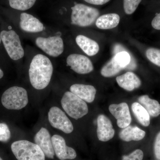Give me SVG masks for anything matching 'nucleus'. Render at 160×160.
Here are the masks:
<instances>
[{"label": "nucleus", "mask_w": 160, "mask_h": 160, "mask_svg": "<svg viewBox=\"0 0 160 160\" xmlns=\"http://www.w3.org/2000/svg\"><path fill=\"white\" fill-rule=\"evenodd\" d=\"M51 61L44 55L35 56L32 60L29 70L32 86L38 90H42L49 85L53 73Z\"/></svg>", "instance_id": "1"}, {"label": "nucleus", "mask_w": 160, "mask_h": 160, "mask_svg": "<svg viewBox=\"0 0 160 160\" xmlns=\"http://www.w3.org/2000/svg\"><path fill=\"white\" fill-rule=\"evenodd\" d=\"M3 76H4V73H3V72L2 70L1 69V68H0V79L2 78Z\"/></svg>", "instance_id": "32"}, {"label": "nucleus", "mask_w": 160, "mask_h": 160, "mask_svg": "<svg viewBox=\"0 0 160 160\" xmlns=\"http://www.w3.org/2000/svg\"><path fill=\"white\" fill-rule=\"evenodd\" d=\"M61 104L66 113L75 120L81 118L89 112L86 102L71 92H66L64 93Z\"/></svg>", "instance_id": "4"}, {"label": "nucleus", "mask_w": 160, "mask_h": 160, "mask_svg": "<svg viewBox=\"0 0 160 160\" xmlns=\"http://www.w3.org/2000/svg\"><path fill=\"white\" fill-rule=\"evenodd\" d=\"M118 85L127 91H131L138 89L142 84L141 80L137 75L131 72L119 76L116 78Z\"/></svg>", "instance_id": "16"}, {"label": "nucleus", "mask_w": 160, "mask_h": 160, "mask_svg": "<svg viewBox=\"0 0 160 160\" xmlns=\"http://www.w3.org/2000/svg\"><path fill=\"white\" fill-rule=\"evenodd\" d=\"M29 102L26 89L18 86H13L7 89L2 97V103L6 109L20 110L25 108Z\"/></svg>", "instance_id": "3"}, {"label": "nucleus", "mask_w": 160, "mask_h": 160, "mask_svg": "<svg viewBox=\"0 0 160 160\" xmlns=\"http://www.w3.org/2000/svg\"><path fill=\"white\" fill-rule=\"evenodd\" d=\"M1 41H2V39H1V36H0V44H1Z\"/></svg>", "instance_id": "33"}, {"label": "nucleus", "mask_w": 160, "mask_h": 160, "mask_svg": "<svg viewBox=\"0 0 160 160\" xmlns=\"http://www.w3.org/2000/svg\"><path fill=\"white\" fill-rule=\"evenodd\" d=\"M35 43L40 49L52 57H58L64 51L62 39L58 36L47 38L38 37L36 40Z\"/></svg>", "instance_id": "7"}, {"label": "nucleus", "mask_w": 160, "mask_h": 160, "mask_svg": "<svg viewBox=\"0 0 160 160\" xmlns=\"http://www.w3.org/2000/svg\"><path fill=\"white\" fill-rule=\"evenodd\" d=\"M11 138V132L9 127L5 123H0V142H8Z\"/></svg>", "instance_id": "27"}, {"label": "nucleus", "mask_w": 160, "mask_h": 160, "mask_svg": "<svg viewBox=\"0 0 160 160\" xmlns=\"http://www.w3.org/2000/svg\"><path fill=\"white\" fill-rule=\"evenodd\" d=\"M146 57L150 62L160 67V49L150 48L146 51Z\"/></svg>", "instance_id": "24"}, {"label": "nucleus", "mask_w": 160, "mask_h": 160, "mask_svg": "<svg viewBox=\"0 0 160 160\" xmlns=\"http://www.w3.org/2000/svg\"><path fill=\"white\" fill-rule=\"evenodd\" d=\"M0 160H3L2 159L1 157H0Z\"/></svg>", "instance_id": "34"}, {"label": "nucleus", "mask_w": 160, "mask_h": 160, "mask_svg": "<svg viewBox=\"0 0 160 160\" xmlns=\"http://www.w3.org/2000/svg\"><path fill=\"white\" fill-rule=\"evenodd\" d=\"M120 17L117 13H108L99 17L96 21V25L99 29H109L115 28L120 22Z\"/></svg>", "instance_id": "19"}, {"label": "nucleus", "mask_w": 160, "mask_h": 160, "mask_svg": "<svg viewBox=\"0 0 160 160\" xmlns=\"http://www.w3.org/2000/svg\"><path fill=\"white\" fill-rule=\"evenodd\" d=\"M71 9V24L80 27L91 26L100 15L99 11L96 8L82 4H76Z\"/></svg>", "instance_id": "5"}, {"label": "nucleus", "mask_w": 160, "mask_h": 160, "mask_svg": "<svg viewBox=\"0 0 160 160\" xmlns=\"http://www.w3.org/2000/svg\"><path fill=\"white\" fill-rule=\"evenodd\" d=\"M138 100L149 115L152 117H157L160 115V104L156 100L150 98L146 95L140 97Z\"/></svg>", "instance_id": "20"}, {"label": "nucleus", "mask_w": 160, "mask_h": 160, "mask_svg": "<svg viewBox=\"0 0 160 160\" xmlns=\"http://www.w3.org/2000/svg\"><path fill=\"white\" fill-rule=\"evenodd\" d=\"M76 42L83 52L89 56L95 55L99 51V46L98 43L85 36L78 35L76 38Z\"/></svg>", "instance_id": "17"}, {"label": "nucleus", "mask_w": 160, "mask_h": 160, "mask_svg": "<svg viewBox=\"0 0 160 160\" xmlns=\"http://www.w3.org/2000/svg\"><path fill=\"white\" fill-rule=\"evenodd\" d=\"M70 90L78 97L88 103L93 102L97 92L94 86L80 84L72 85L70 87Z\"/></svg>", "instance_id": "15"}, {"label": "nucleus", "mask_w": 160, "mask_h": 160, "mask_svg": "<svg viewBox=\"0 0 160 160\" xmlns=\"http://www.w3.org/2000/svg\"><path fill=\"white\" fill-rule=\"evenodd\" d=\"M11 148L18 160H45V155L39 146L27 140L16 141Z\"/></svg>", "instance_id": "2"}, {"label": "nucleus", "mask_w": 160, "mask_h": 160, "mask_svg": "<svg viewBox=\"0 0 160 160\" xmlns=\"http://www.w3.org/2000/svg\"><path fill=\"white\" fill-rule=\"evenodd\" d=\"M151 25L154 29L160 30V12L153 18L152 21Z\"/></svg>", "instance_id": "30"}, {"label": "nucleus", "mask_w": 160, "mask_h": 160, "mask_svg": "<svg viewBox=\"0 0 160 160\" xmlns=\"http://www.w3.org/2000/svg\"><path fill=\"white\" fill-rule=\"evenodd\" d=\"M124 69L118 64L114 57H113L103 66L101 69V73L104 77H112L117 74L122 69Z\"/></svg>", "instance_id": "22"}, {"label": "nucleus", "mask_w": 160, "mask_h": 160, "mask_svg": "<svg viewBox=\"0 0 160 160\" xmlns=\"http://www.w3.org/2000/svg\"><path fill=\"white\" fill-rule=\"evenodd\" d=\"M67 66L80 74L90 73L93 70V64L86 56L79 54L69 55L66 59Z\"/></svg>", "instance_id": "9"}, {"label": "nucleus", "mask_w": 160, "mask_h": 160, "mask_svg": "<svg viewBox=\"0 0 160 160\" xmlns=\"http://www.w3.org/2000/svg\"><path fill=\"white\" fill-rule=\"evenodd\" d=\"M146 135V132L137 126H129L120 132L119 136L125 142L139 141L142 139Z\"/></svg>", "instance_id": "18"}, {"label": "nucleus", "mask_w": 160, "mask_h": 160, "mask_svg": "<svg viewBox=\"0 0 160 160\" xmlns=\"http://www.w3.org/2000/svg\"><path fill=\"white\" fill-rule=\"evenodd\" d=\"M142 0H123V8L127 15L132 14L139 5Z\"/></svg>", "instance_id": "25"}, {"label": "nucleus", "mask_w": 160, "mask_h": 160, "mask_svg": "<svg viewBox=\"0 0 160 160\" xmlns=\"http://www.w3.org/2000/svg\"><path fill=\"white\" fill-rule=\"evenodd\" d=\"M97 129L98 138L102 142H106L114 137L115 130L111 121L103 114L99 115L97 119Z\"/></svg>", "instance_id": "13"}, {"label": "nucleus", "mask_w": 160, "mask_h": 160, "mask_svg": "<svg viewBox=\"0 0 160 160\" xmlns=\"http://www.w3.org/2000/svg\"><path fill=\"white\" fill-rule=\"evenodd\" d=\"M20 26L22 30L26 32H40L44 29L43 24L39 20L26 12L21 13Z\"/></svg>", "instance_id": "14"}, {"label": "nucleus", "mask_w": 160, "mask_h": 160, "mask_svg": "<svg viewBox=\"0 0 160 160\" xmlns=\"http://www.w3.org/2000/svg\"><path fill=\"white\" fill-rule=\"evenodd\" d=\"M154 154L156 158L160 160V132L156 138L154 146Z\"/></svg>", "instance_id": "29"}, {"label": "nucleus", "mask_w": 160, "mask_h": 160, "mask_svg": "<svg viewBox=\"0 0 160 160\" xmlns=\"http://www.w3.org/2000/svg\"><path fill=\"white\" fill-rule=\"evenodd\" d=\"M132 109L139 122L143 126L147 127L150 124V115L140 103L134 102L132 105Z\"/></svg>", "instance_id": "21"}, {"label": "nucleus", "mask_w": 160, "mask_h": 160, "mask_svg": "<svg viewBox=\"0 0 160 160\" xmlns=\"http://www.w3.org/2000/svg\"><path fill=\"white\" fill-rule=\"evenodd\" d=\"M0 36L6 51L12 59L16 61L24 57V49L19 37L15 32L3 30L1 32Z\"/></svg>", "instance_id": "6"}, {"label": "nucleus", "mask_w": 160, "mask_h": 160, "mask_svg": "<svg viewBox=\"0 0 160 160\" xmlns=\"http://www.w3.org/2000/svg\"><path fill=\"white\" fill-rule=\"evenodd\" d=\"M55 152L60 160H72L77 157V153L73 148L67 146L65 139L59 135H54L52 137Z\"/></svg>", "instance_id": "10"}, {"label": "nucleus", "mask_w": 160, "mask_h": 160, "mask_svg": "<svg viewBox=\"0 0 160 160\" xmlns=\"http://www.w3.org/2000/svg\"><path fill=\"white\" fill-rule=\"evenodd\" d=\"M86 2L94 5H103L110 1V0H84Z\"/></svg>", "instance_id": "31"}, {"label": "nucleus", "mask_w": 160, "mask_h": 160, "mask_svg": "<svg viewBox=\"0 0 160 160\" xmlns=\"http://www.w3.org/2000/svg\"><path fill=\"white\" fill-rule=\"evenodd\" d=\"M114 57L118 64L124 68L129 65L131 60L130 55L126 51L118 52Z\"/></svg>", "instance_id": "26"}, {"label": "nucleus", "mask_w": 160, "mask_h": 160, "mask_svg": "<svg viewBox=\"0 0 160 160\" xmlns=\"http://www.w3.org/2000/svg\"><path fill=\"white\" fill-rule=\"evenodd\" d=\"M34 142L42 149L45 156L51 159L54 158L55 152L52 137L46 128L42 127L38 132L35 136Z\"/></svg>", "instance_id": "12"}, {"label": "nucleus", "mask_w": 160, "mask_h": 160, "mask_svg": "<svg viewBox=\"0 0 160 160\" xmlns=\"http://www.w3.org/2000/svg\"><path fill=\"white\" fill-rule=\"evenodd\" d=\"M144 153L142 150L136 149L129 155L124 156L122 160H142Z\"/></svg>", "instance_id": "28"}, {"label": "nucleus", "mask_w": 160, "mask_h": 160, "mask_svg": "<svg viewBox=\"0 0 160 160\" xmlns=\"http://www.w3.org/2000/svg\"><path fill=\"white\" fill-rule=\"evenodd\" d=\"M48 120L52 127L69 134L73 130V126L65 112L56 106L51 107L48 112Z\"/></svg>", "instance_id": "8"}, {"label": "nucleus", "mask_w": 160, "mask_h": 160, "mask_svg": "<svg viewBox=\"0 0 160 160\" xmlns=\"http://www.w3.org/2000/svg\"><path fill=\"white\" fill-rule=\"evenodd\" d=\"M109 112L117 119L119 127L122 129L129 126L131 122V115L127 103L111 104L109 106Z\"/></svg>", "instance_id": "11"}, {"label": "nucleus", "mask_w": 160, "mask_h": 160, "mask_svg": "<svg viewBox=\"0 0 160 160\" xmlns=\"http://www.w3.org/2000/svg\"><path fill=\"white\" fill-rule=\"evenodd\" d=\"M36 0H9L11 8L21 11L28 10L33 6Z\"/></svg>", "instance_id": "23"}]
</instances>
